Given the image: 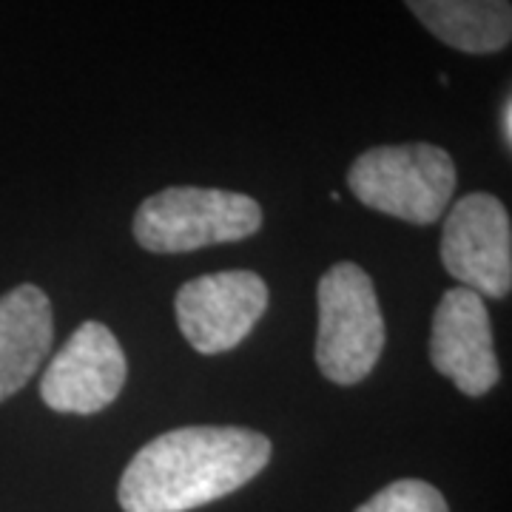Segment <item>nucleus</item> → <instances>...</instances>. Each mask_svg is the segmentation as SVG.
I'll list each match as a JSON object with an SVG mask.
<instances>
[{"instance_id": "obj_1", "label": "nucleus", "mask_w": 512, "mask_h": 512, "mask_svg": "<svg viewBox=\"0 0 512 512\" xmlns=\"http://www.w3.org/2000/svg\"><path fill=\"white\" fill-rule=\"evenodd\" d=\"M271 461L268 436L245 427H180L128 461L117 501L126 512H188L225 498Z\"/></svg>"}, {"instance_id": "obj_2", "label": "nucleus", "mask_w": 512, "mask_h": 512, "mask_svg": "<svg viewBox=\"0 0 512 512\" xmlns=\"http://www.w3.org/2000/svg\"><path fill=\"white\" fill-rule=\"evenodd\" d=\"M456 163L439 146L370 148L350 165L348 185L365 208L413 225H433L456 194Z\"/></svg>"}, {"instance_id": "obj_3", "label": "nucleus", "mask_w": 512, "mask_h": 512, "mask_svg": "<svg viewBox=\"0 0 512 512\" xmlns=\"http://www.w3.org/2000/svg\"><path fill=\"white\" fill-rule=\"evenodd\" d=\"M316 365L333 384L362 382L384 350V316L373 279L353 262H339L316 288Z\"/></svg>"}, {"instance_id": "obj_4", "label": "nucleus", "mask_w": 512, "mask_h": 512, "mask_svg": "<svg viewBox=\"0 0 512 512\" xmlns=\"http://www.w3.org/2000/svg\"><path fill=\"white\" fill-rule=\"evenodd\" d=\"M262 208L254 197L177 185L148 197L134 214V239L151 254H191L197 248L254 237Z\"/></svg>"}, {"instance_id": "obj_5", "label": "nucleus", "mask_w": 512, "mask_h": 512, "mask_svg": "<svg viewBox=\"0 0 512 512\" xmlns=\"http://www.w3.org/2000/svg\"><path fill=\"white\" fill-rule=\"evenodd\" d=\"M441 262L467 291L504 299L512 288L510 214L493 194H467L450 208L441 234Z\"/></svg>"}, {"instance_id": "obj_6", "label": "nucleus", "mask_w": 512, "mask_h": 512, "mask_svg": "<svg viewBox=\"0 0 512 512\" xmlns=\"http://www.w3.org/2000/svg\"><path fill=\"white\" fill-rule=\"evenodd\" d=\"M268 299V285L254 271L197 276L177 291V325L194 350L205 356L225 353L254 330L268 311Z\"/></svg>"}, {"instance_id": "obj_7", "label": "nucleus", "mask_w": 512, "mask_h": 512, "mask_svg": "<svg viewBox=\"0 0 512 512\" xmlns=\"http://www.w3.org/2000/svg\"><path fill=\"white\" fill-rule=\"evenodd\" d=\"M126 353L100 322H83L49 362L40 399L55 413L92 416L109 407L126 384Z\"/></svg>"}, {"instance_id": "obj_8", "label": "nucleus", "mask_w": 512, "mask_h": 512, "mask_svg": "<svg viewBox=\"0 0 512 512\" xmlns=\"http://www.w3.org/2000/svg\"><path fill=\"white\" fill-rule=\"evenodd\" d=\"M430 362L464 396H487L501 379L493 322L484 299L467 288L441 296L430 330Z\"/></svg>"}, {"instance_id": "obj_9", "label": "nucleus", "mask_w": 512, "mask_h": 512, "mask_svg": "<svg viewBox=\"0 0 512 512\" xmlns=\"http://www.w3.org/2000/svg\"><path fill=\"white\" fill-rule=\"evenodd\" d=\"M52 339V305L37 285H18L0 296V402L43 367Z\"/></svg>"}, {"instance_id": "obj_10", "label": "nucleus", "mask_w": 512, "mask_h": 512, "mask_svg": "<svg viewBox=\"0 0 512 512\" xmlns=\"http://www.w3.org/2000/svg\"><path fill=\"white\" fill-rule=\"evenodd\" d=\"M421 26L464 55H495L512 37L510 0H404Z\"/></svg>"}, {"instance_id": "obj_11", "label": "nucleus", "mask_w": 512, "mask_h": 512, "mask_svg": "<svg viewBox=\"0 0 512 512\" xmlns=\"http://www.w3.org/2000/svg\"><path fill=\"white\" fill-rule=\"evenodd\" d=\"M356 512H450L444 495L419 478H402L365 501Z\"/></svg>"}, {"instance_id": "obj_12", "label": "nucleus", "mask_w": 512, "mask_h": 512, "mask_svg": "<svg viewBox=\"0 0 512 512\" xmlns=\"http://www.w3.org/2000/svg\"><path fill=\"white\" fill-rule=\"evenodd\" d=\"M501 131H504V146H512V100L504 97V106H501Z\"/></svg>"}]
</instances>
